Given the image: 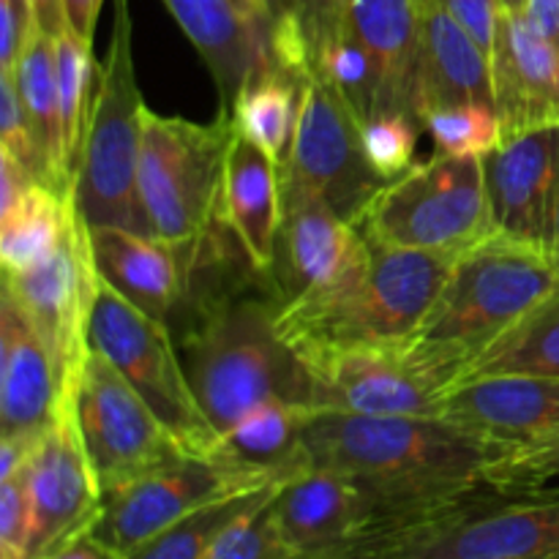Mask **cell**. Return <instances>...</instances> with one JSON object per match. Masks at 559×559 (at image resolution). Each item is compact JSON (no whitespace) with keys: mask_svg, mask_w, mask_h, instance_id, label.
Instances as JSON below:
<instances>
[{"mask_svg":"<svg viewBox=\"0 0 559 559\" xmlns=\"http://www.w3.org/2000/svg\"><path fill=\"white\" fill-rule=\"evenodd\" d=\"M306 451L311 467L347 475L374 497L385 533L366 555L506 497L486 480V467L502 448L442 418L311 409Z\"/></svg>","mask_w":559,"mask_h":559,"instance_id":"cell-1","label":"cell"},{"mask_svg":"<svg viewBox=\"0 0 559 559\" xmlns=\"http://www.w3.org/2000/svg\"><path fill=\"white\" fill-rule=\"evenodd\" d=\"M278 309L282 298L271 276L257 271L169 322L197 402L216 437L276 399L314 407V382L278 333Z\"/></svg>","mask_w":559,"mask_h":559,"instance_id":"cell-2","label":"cell"},{"mask_svg":"<svg viewBox=\"0 0 559 559\" xmlns=\"http://www.w3.org/2000/svg\"><path fill=\"white\" fill-rule=\"evenodd\" d=\"M557 289L559 273L549 251L502 233L491 235L456 257L402 353L445 393L484 349Z\"/></svg>","mask_w":559,"mask_h":559,"instance_id":"cell-3","label":"cell"},{"mask_svg":"<svg viewBox=\"0 0 559 559\" xmlns=\"http://www.w3.org/2000/svg\"><path fill=\"white\" fill-rule=\"evenodd\" d=\"M456 257L393 249L360 235L331 282L278 309V333L295 353L336 344L402 347L429 314Z\"/></svg>","mask_w":559,"mask_h":559,"instance_id":"cell-4","label":"cell"},{"mask_svg":"<svg viewBox=\"0 0 559 559\" xmlns=\"http://www.w3.org/2000/svg\"><path fill=\"white\" fill-rule=\"evenodd\" d=\"M142 109L131 52L129 0H115V31L98 74L74 169V205L87 227L153 235L140 194Z\"/></svg>","mask_w":559,"mask_h":559,"instance_id":"cell-5","label":"cell"},{"mask_svg":"<svg viewBox=\"0 0 559 559\" xmlns=\"http://www.w3.org/2000/svg\"><path fill=\"white\" fill-rule=\"evenodd\" d=\"M355 229L393 249L462 254L497 235L484 156H440L415 164L374 191Z\"/></svg>","mask_w":559,"mask_h":559,"instance_id":"cell-6","label":"cell"},{"mask_svg":"<svg viewBox=\"0 0 559 559\" xmlns=\"http://www.w3.org/2000/svg\"><path fill=\"white\" fill-rule=\"evenodd\" d=\"M233 115L194 123L178 115L142 109L140 194L153 235L189 246L216 222Z\"/></svg>","mask_w":559,"mask_h":559,"instance_id":"cell-7","label":"cell"},{"mask_svg":"<svg viewBox=\"0 0 559 559\" xmlns=\"http://www.w3.org/2000/svg\"><path fill=\"white\" fill-rule=\"evenodd\" d=\"M87 336L93 353L123 374L186 453L207 456L213 451L216 431L197 402L169 325L147 317L98 276Z\"/></svg>","mask_w":559,"mask_h":559,"instance_id":"cell-8","label":"cell"},{"mask_svg":"<svg viewBox=\"0 0 559 559\" xmlns=\"http://www.w3.org/2000/svg\"><path fill=\"white\" fill-rule=\"evenodd\" d=\"M76 420L102 497L186 456L178 437L98 353L87 355L76 388Z\"/></svg>","mask_w":559,"mask_h":559,"instance_id":"cell-9","label":"cell"},{"mask_svg":"<svg viewBox=\"0 0 559 559\" xmlns=\"http://www.w3.org/2000/svg\"><path fill=\"white\" fill-rule=\"evenodd\" d=\"M91 233L74 205V218L55 249L27 271H3V289L16 300L52 355L60 391L76 393L91 355V309L96 295Z\"/></svg>","mask_w":559,"mask_h":559,"instance_id":"cell-10","label":"cell"},{"mask_svg":"<svg viewBox=\"0 0 559 559\" xmlns=\"http://www.w3.org/2000/svg\"><path fill=\"white\" fill-rule=\"evenodd\" d=\"M282 173L311 186L349 224L385 186L366 158L364 120L331 82L309 69L304 74L293 151Z\"/></svg>","mask_w":559,"mask_h":559,"instance_id":"cell-11","label":"cell"},{"mask_svg":"<svg viewBox=\"0 0 559 559\" xmlns=\"http://www.w3.org/2000/svg\"><path fill=\"white\" fill-rule=\"evenodd\" d=\"M262 486L273 484L213 456L186 453L167 467L104 495L91 535L109 551L126 557L200 508Z\"/></svg>","mask_w":559,"mask_h":559,"instance_id":"cell-12","label":"cell"},{"mask_svg":"<svg viewBox=\"0 0 559 559\" xmlns=\"http://www.w3.org/2000/svg\"><path fill=\"white\" fill-rule=\"evenodd\" d=\"M369 559H559V495L495 497L413 530Z\"/></svg>","mask_w":559,"mask_h":559,"instance_id":"cell-13","label":"cell"},{"mask_svg":"<svg viewBox=\"0 0 559 559\" xmlns=\"http://www.w3.org/2000/svg\"><path fill=\"white\" fill-rule=\"evenodd\" d=\"M76 393H66L55 424L38 437L25 464L33 508L31 559H44L93 530L102 513V489L87 462L76 420Z\"/></svg>","mask_w":559,"mask_h":559,"instance_id":"cell-14","label":"cell"},{"mask_svg":"<svg viewBox=\"0 0 559 559\" xmlns=\"http://www.w3.org/2000/svg\"><path fill=\"white\" fill-rule=\"evenodd\" d=\"M271 508L295 559H358L385 533L374 497L333 469L284 480Z\"/></svg>","mask_w":559,"mask_h":559,"instance_id":"cell-15","label":"cell"},{"mask_svg":"<svg viewBox=\"0 0 559 559\" xmlns=\"http://www.w3.org/2000/svg\"><path fill=\"white\" fill-rule=\"evenodd\" d=\"M298 358L314 382V409L437 418L442 391L409 364L402 347L336 344L306 349Z\"/></svg>","mask_w":559,"mask_h":559,"instance_id":"cell-16","label":"cell"},{"mask_svg":"<svg viewBox=\"0 0 559 559\" xmlns=\"http://www.w3.org/2000/svg\"><path fill=\"white\" fill-rule=\"evenodd\" d=\"M484 164L497 233L546 249L559 202V126L502 140Z\"/></svg>","mask_w":559,"mask_h":559,"instance_id":"cell-17","label":"cell"},{"mask_svg":"<svg viewBox=\"0 0 559 559\" xmlns=\"http://www.w3.org/2000/svg\"><path fill=\"white\" fill-rule=\"evenodd\" d=\"M282 178V227L271 282L284 306L331 282L358 249L360 233L311 186L287 178L284 173Z\"/></svg>","mask_w":559,"mask_h":559,"instance_id":"cell-18","label":"cell"},{"mask_svg":"<svg viewBox=\"0 0 559 559\" xmlns=\"http://www.w3.org/2000/svg\"><path fill=\"white\" fill-rule=\"evenodd\" d=\"M491 76L502 140L559 126V49L524 11L500 9Z\"/></svg>","mask_w":559,"mask_h":559,"instance_id":"cell-19","label":"cell"},{"mask_svg":"<svg viewBox=\"0 0 559 559\" xmlns=\"http://www.w3.org/2000/svg\"><path fill=\"white\" fill-rule=\"evenodd\" d=\"M437 418L467 435L508 448L559 429V380L533 374H495L442 393Z\"/></svg>","mask_w":559,"mask_h":559,"instance_id":"cell-20","label":"cell"},{"mask_svg":"<svg viewBox=\"0 0 559 559\" xmlns=\"http://www.w3.org/2000/svg\"><path fill=\"white\" fill-rule=\"evenodd\" d=\"M63 391L47 344L3 289L0 298V431L36 442L58 418Z\"/></svg>","mask_w":559,"mask_h":559,"instance_id":"cell-21","label":"cell"},{"mask_svg":"<svg viewBox=\"0 0 559 559\" xmlns=\"http://www.w3.org/2000/svg\"><path fill=\"white\" fill-rule=\"evenodd\" d=\"M418 118L429 109L459 104L495 107L489 55L440 0H418Z\"/></svg>","mask_w":559,"mask_h":559,"instance_id":"cell-22","label":"cell"},{"mask_svg":"<svg viewBox=\"0 0 559 559\" xmlns=\"http://www.w3.org/2000/svg\"><path fill=\"white\" fill-rule=\"evenodd\" d=\"M96 271L109 287L169 325L183 295L186 246L118 227H87Z\"/></svg>","mask_w":559,"mask_h":559,"instance_id":"cell-23","label":"cell"},{"mask_svg":"<svg viewBox=\"0 0 559 559\" xmlns=\"http://www.w3.org/2000/svg\"><path fill=\"white\" fill-rule=\"evenodd\" d=\"M349 33L369 55L380 82V112L418 118V0H338Z\"/></svg>","mask_w":559,"mask_h":559,"instance_id":"cell-24","label":"cell"},{"mask_svg":"<svg viewBox=\"0 0 559 559\" xmlns=\"http://www.w3.org/2000/svg\"><path fill=\"white\" fill-rule=\"evenodd\" d=\"M282 164L235 129L222 180L218 216L249 251L251 262L271 276L284 205Z\"/></svg>","mask_w":559,"mask_h":559,"instance_id":"cell-25","label":"cell"},{"mask_svg":"<svg viewBox=\"0 0 559 559\" xmlns=\"http://www.w3.org/2000/svg\"><path fill=\"white\" fill-rule=\"evenodd\" d=\"M216 80L222 112L233 104L257 71L271 66V36L257 31L233 0H164Z\"/></svg>","mask_w":559,"mask_h":559,"instance_id":"cell-26","label":"cell"},{"mask_svg":"<svg viewBox=\"0 0 559 559\" xmlns=\"http://www.w3.org/2000/svg\"><path fill=\"white\" fill-rule=\"evenodd\" d=\"M314 407L293 402H265L251 409L229 431L216 437L207 456L260 475L267 484H284L309 469L306 424Z\"/></svg>","mask_w":559,"mask_h":559,"instance_id":"cell-27","label":"cell"},{"mask_svg":"<svg viewBox=\"0 0 559 559\" xmlns=\"http://www.w3.org/2000/svg\"><path fill=\"white\" fill-rule=\"evenodd\" d=\"M25 118L41 158L44 183L58 194H74V167L66 156L63 120H60L58 71H55V38L36 27L14 69Z\"/></svg>","mask_w":559,"mask_h":559,"instance_id":"cell-28","label":"cell"},{"mask_svg":"<svg viewBox=\"0 0 559 559\" xmlns=\"http://www.w3.org/2000/svg\"><path fill=\"white\" fill-rule=\"evenodd\" d=\"M300 91L304 76L282 69L271 60V66L257 71L233 104L235 129L262 147L271 158L287 167L293 151L295 126H298Z\"/></svg>","mask_w":559,"mask_h":559,"instance_id":"cell-29","label":"cell"},{"mask_svg":"<svg viewBox=\"0 0 559 559\" xmlns=\"http://www.w3.org/2000/svg\"><path fill=\"white\" fill-rule=\"evenodd\" d=\"M74 218V194H58L33 180L20 200L0 213L3 271H27L55 254Z\"/></svg>","mask_w":559,"mask_h":559,"instance_id":"cell-30","label":"cell"},{"mask_svg":"<svg viewBox=\"0 0 559 559\" xmlns=\"http://www.w3.org/2000/svg\"><path fill=\"white\" fill-rule=\"evenodd\" d=\"M495 374H533L559 380V289L524 314L508 333L464 369L462 382Z\"/></svg>","mask_w":559,"mask_h":559,"instance_id":"cell-31","label":"cell"},{"mask_svg":"<svg viewBox=\"0 0 559 559\" xmlns=\"http://www.w3.org/2000/svg\"><path fill=\"white\" fill-rule=\"evenodd\" d=\"M278 486L282 484L262 486V489L254 491H240V495L211 502V506L200 508L191 516L175 522L164 533L153 535L151 540H145L131 555L120 559H205L211 555L213 546H216V540L235 522L254 513L257 508L267 506L273 500V495H276Z\"/></svg>","mask_w":559,"mask_h":559,"instance_id":"cell-32","label":"cell"},{"mask_svg":"<svg viewBox=\"0 0 559 559\" xmlns=\"http://www.w3.org/2000/svg\"><path fill=\"white\" fill-rule=\"evenodd\" d=\"M55 71H58V96H60V120H63V142L66 156L71 167L76 169L82 136H85L87 118H91V87H93V55L91 41L76 36L71 27H66L55 38Z\"/></svg>","mask_w":559,"mask_h":559,"instance_id":"cell-33","label":"cell"},{"mask_svg":"<svg viewBox=\"0 0 559 559\" xmlns=\"http://www.w3.org/2000/svg\"><path fill=\"white\" fill-rule=\"evenodd\" d=\"M555 478H559V429L502 448L486 467L489 486L506 497L540 495Z\"/></svg>","mask_w":559,"mask_h":559,"instance_id":"cell-34","label":"cell"},{"mask_svg":"<svg viewBox=\"0 0 559 559\" xmlns=\"http://www.w3.org/2000/svg\"><path fill=\"white\" fill-rule=\"evenodd\" d=\"M420 126L429 131L440 153L448 156H489L502 145L500 115L484 104L429 109L420 115Z\"/></svg>","mask_w":559,"mask_h":559,"instance_id":"cell-35","label":"cell"},{"mask_svg":"<svg viewBox=\"0 0 559 559\" xmlns=\"http://www.w3.org/2000/svg\"><path fill=\"white\" fill-rule=\"evenodd\" d=\"M420 129L424 126L407 112H380L371 115L364 123L366 158L385 183L415 167L413 162Z\"/></svg>","mask_w":559,"mask_h":559,"instance_id":"cell-36","label":"cell"},{"mask_svg":"<svg viewBox=\"0 0 559 559\" xmlns=\"http://www.w3.org/2000/svg\"><path fill=\"white\" fill-rule=\"evenodd\" d=\"M205 559H295L273 516L271 502L235 522Z\"/></svg>","mask_w":559,"mask_h":559,"instance_id":"cell-37","label":"cell"},{"mask_svg":"<svg viewBox=\"0 0 559 559\" xmlns=\"http://www.w3.org/2000/svg\"><path fill=\"white\" fill-rule=\"evenodd\" d=\"M33 508L25 473L0 480V559H31Z\"/></svg>","mask_w":559,"mask_h":559,"instance_id":"cell-38","label":"cell"},{"mask_svg":"<svg viewBox=\"0 0 559 559\" xmlns=\"http://www.w3.org/2000/svg\"><path fill=\"white\" fill-rule=\"evenodd\" d=\"M0 147L9 151L27 173H33L44 183L41 158H38L36 140L25 118L20 91H16L14 71H0Z\"/></svg>","mask_w":559,"mask_h":559,"instance_id":"cell-39","label":"cell"},{"mask_svg":"<svg viewBox=\"0 0 559 559\" xmlns=\"http://www.w3.org/2000/svg\"><path fill=\"white\" fill-rule=\"evenodd\" d=\"M36 27L31 0H0V71L16 69Z\"/></svg>","mask_w":559,"mask_h":559,"instance_id":"cell-40","label":"cell"},{"mask_svg":"<svg viewBox=\"0 0 559 559\" xmlns=\"http://www.w3.org/2000/svg\"><path fill=\"white\" fill-rule=\"evenodd\" d=\"M459 22L464 31L478 41L486 55L495 52L497 22H500V0H440Z\"/></svg>","mask_w":559,"mask_h":559,"instance_id":"cell-41","label":"cell"},{"mask_svg":"<svg viewBox=\"0 0 559 559\" xmlns=\"http://www.w3.org/2000/svg\"><path fill=\"white\" fill-rule=\"evenodd\" d=\"M104 0H66V16H69V27L82 36L85 41L93 44V31H96L98 14H102Z\"/></svg>","mask_w":559,"mask_h":559,"instance_id":"cell-42","label":"cell"},{"mask_svg":"<svg viewBox=\"0 0 559 559\" xmlns=\"http://www.w3.org/2000/svg\"><path fill=\"white\" fill-rule=\"evenodd\" d=\"M524 14L538 27L540 36L549 38L559 49V0H530Z\"/></svg>","mask_w":559,"mask_h":559,"instance_id":"cell-43","label":"cell"},{"mask_svg":"<svg viewBox=\"0 0 559 559\" xmlns=\"http://www.w3.org/2000/svg\"><path fill=\"white\" fill-rule=\"evenodd\" d=\"M33 11H36V22L44 33L58 38L60 33L69 27V16H66V0H31Z\"/></svg>","mask_w":559,"mask_h":559,"instance_id":"cell-44","label":"cell"},{"mask_svg":"<svg viewBox=\"0 0 559 559\" xmlns=\"http://www.w3.org/2000/svg\"><path fill=\"white\" fill-rule=\"evenodd\" d=\"M44 559H120L115 551H109L107 546L98 544L96 538H93L91 533L82 535V538L71 540L69 546H63L60 551H55V555L44 557Z\"/></svg>","mask_w":559,"mask_h":559,"instance_id":"cell-45","label":"cell"},{"mask_svg":"<svg viewBox=\"0 0 559 559\" xmlns=\"http://www.w3.org/2000/svg\"><path fill=\"white\" fill-rule=\"evenodd\" d=\"M233 5L257 27V31L271 36V11H267L265 0H233Z\"/></svg>","mask_w":559,"mask_h":559,"instance_id":"cell-46","label":"cell"},{"mask_svg":"<svg viewBox=\"0 0 559 559\" xmlns=\"http://www.w3.org/2000/svg\"><path fill=\"white\" fill-rule=\"evenodd\" d=\"M265 3H267V11H271V25H273V22L284 20V16L304 9L306 0H265Z\"/></svg>","mask_w":559,"mask_h":559,"instance_id":"cell-47","label":"cell"},{"mask_svg":"<svg viewBox=\"0 0 559 559\" xmlns=\"http://www.w3.org/2000/svg\"><path fill=\"white\" fill-rule=\"evenodd\" d=\"M546 251H549L551 262H555V267H557V273H559V202H557L555 229H551V238H549V246H546Z\"/></svg>","mask_w":559,"mask_h":559,"instance_id":"cell-48","label":"cell"},{"mask_svg":"<svg viewBox=\"0 0 559 559\" xmlns=\"http://www.w3.org/2000/svg\"><path fill=\"white\" fill-rule=\"evenodd\" d=\"M530 0H500V9L506 11H527Z\"/></svg>","mask_w":559,"mask_h":559,"instance_id":"cell-49","label":"cell"}]
</instances>
